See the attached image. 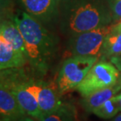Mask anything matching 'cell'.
Segmentation results:
<instances>
[{
    "label": "cell",
    "instance_id": "obj_10",
    "mask_svg": "<svg viewBox=\"0 0 121 121\" xmlns=\"http://www.w3.org/2000/svg\"><path fill=\"white\" fill-rule=\"evenodd\" d=\"M121 91V71L120 72L119 79L113 86L98 91L89 96L84 97L80 100L82 108L86 112L91 113L93 111L104 104L106 101L109 100L112 97L119 93Z\"/></svg>",
    "mask_w": 121,
    "mask_h": 121
},
{
    "label": "cell",
    "instance_id": "obj_14",
    "mask_svg": "<svg viewBox=\"0 0 121 121\" xmlns=\"http://www.w3.org/2000/svg\"><path fill=\"white\" fill-rule=\"evenodd\" d=\"M59 110L67 121H81L79 118L76 108L70 102L62 103Z\"/></svg>",
    "mask_w": 121,
    "mask_h": 121
},
{
    "label": "cell",
    "instance_id": "obj_2",
    "mask_svg": "<svg viewBox=\"0 0 121 121\" xmlns=\"http://www.w3.org/2000/svg\"><path fill=\"white\" fill-rule=\"evenodd\" d=\"M67 37L113 24L108 0H61L57 21Z\"/></svg>",
    "mask_w": 121,
    "mask_h": 121
},
{
    "label": "cell",
    "instance_id": "obj_12",
    "mask_svg": "<svg viewBox=\"0 0 121 121\" xmlns=\"http://www.w3.org/2000/svg\"><path fill=\"white\" fill-rule=\"evenodd\" d=\"M121 54V25L114 24L113 27L104 40L100 58L110 60L112 57Z\"/></svg>",
    "mask_w": 121,
    "mask_h": 121
},
{
    "label": "cell",
    "instance_id": "obj_9",
    "mask_svg": "<svg viewBox=\"0 0 121 121\" xmlns=\"http://www.w3.org/2000/svg\"><path fill=\"white\" fill-rule=\"evenodd\" d=\"M28 64L23 53L14 49L2 36L0 35V69H19Z\"/></svg>",
    "mask_w": 121,
    "mask_h": 121
},
{
    "label": "cell",
    "instance_id": "obj_3",
    "mask_svg": "<svg viewBox=\"0 0 121 121\" xmlns=\"http://www.w3.org/2000/svg\"><path fill=\"white\" fill-rule=\"evenodd\" d=\"M98 60V57L92 56H75L65 59L57 79V87L60 95L76 89Z\"/></svg>",
    "mask_w": 121,
    "mask_h": 121
},
{
    "label": "cell",
    "instance_id": "obj_20",
    "mask_svg": "<svg viewBox=\"0 0 121 121\" xmlns=\"http://www.w3.org/2000/svg\"><path fill=\"white\" fill-rule=\"evenodd\" d=\"M110 121H121V113L117 114L116 117H114Z\"/></svg>",
    "mask_w": 121,
    "mask_h": 121
},
{
    "label": "cell",
    "instance_id": "obj_7",
    "mask_svg": "<svg viewBox=\"0 0 121 121\" xmlns=\"http://www.w3.org/2000/svg\"><path fill=\"white\" fill-rule=\"evenodd\" d=\"M27 115L8 86L0 84V116L4 121H17Z\"/></svg>",
    "mask_w": 121,
    "mask_h": 121
},
{
    "label": "cell",
    "instance_id": "obj_17",
    "mask_svg": "<svg viewBox=\"0 0 121 121\" xmlns=\"http://www.w3.org/2000/svg\"><path fill=\"white\" fill-rule=\"evenodd\" d=\"M109 60L120 71H121V54L119 55H117L115 57H112V58H110Z\"/></svg>",
    "mask_w": 121,
    "mask_h": 121
},
{
    "label": "cell",
    "instance_id": "obj_13",
    "mask_svg": "<svg viewBox=\"0 0 121 121\" xmlns=\"http://www.w3.org/2000/svg\"><path fill=\"white\" fill-rule=\"evenodd\" d=\"M120 112L117 104H116L113 97L109 100L106 101L105 103L95 108L93 112L97 117L104 120H110L116 117Z\"/></svg>",
    "mask_w": 121,
    "mask_h": 121
},
{
    "label": "cell",
    "instance_id": "obj_23",
    "mask_svg": "<svg viewBox=\"0 0 121 121\" xmlns=\"http://www.w3.org/2000/svg\"><path fill=\"white\" fill-rule=\"evenodd\" d=\"M38 121H39V120H38Z\"/></svg>",
    "mask_w": 121,
    "mask_h": 121
},
{
    "label": "cell",
    "instance_id": "obj_1",
    "mask_svg": "<svg viewBox=\"0 0 121 121\" xmlns=\"http://www.w3.org/2000/svg\"><path fill=\"white\" fill-rule=\"evenodd\" d=\"M13 20L23 35L28 65L35 74L44 76L58 50V37L25 11H18Z\"/></svg>",
    "mask_w": 121,
    "mask_h": 121
},
{
    "label": "cell",
    "instance_id": "obj_16",
    "mask_svg": "<svg viewBox=\"0 0 121 121\" xmlns=\"http://www.w3.org/2000/svg\"><path fill=\"white\" fill-rule=\"evenodd\" d=\"M39 121H67L62 116L61 112L58 109L57 112L49 113V114H43L42 117Z\"/></svg>",
    "mask_w": 121,
    "mask_h": 121
},
{
    "label": "cell",
    "instance_id": "obj_22",
    "mask_svg": "<svg viewBox=\"0 0 121 121\" xmlns=\"http://www.w3.org/2000/svg\"><path fill=\"white\" fill-rule=\"evenodd\" d=\"M1 121H4V120H1Z\"/></svg>",
    "mask_w": 121,
    "mask_h": 121
},
{
    "label": "cell",
    "instance_id": "obj_4",
    "mask_svg": "<svg viewBox=\"0 0 121 121\" xmlns=\"http://www.w3.org/2000/svg\"><path fill=\"white\" fill-rule=\"evenodd\" d=\"M113 25L103 26L69 37L65 49L66 57L92 56L100 58L104 40L112 30Z\"/></svg>",
    "mask_w": 121,
    "mask_h": 121
},
{
    "label": "cell",
    "instance_id": "obj_21",
    "mask_svg": "<svg viewBox=\"0 0 121 121\" xmlns=\"http://www.w3.org/2000/svg\"><path fill=\"white\" fill-rule=\"evenodd\" d=\"M119 24H120V25H121V22H120V23H119Z\"/></svg>",
    "mask_w": 121,
    "mask_h": 121
},
{
    "label": "cell",
    "instance_id": "obj_5",
    "mask_svg": "<svg viewBox=\"0 0 121 121\" xmlns=\"http://www.w3.org/2000/svg\"><path fill=\"white\" fill-rule=\"evenodd\" d=\"M120 72V70L110 60L99 59L76 90L83 98L89 96L114 85L119 79Z\"/></svg>",
    "mask_w": 121,
    "mask_h": 121
},
{
    "label": "cell",
    "instance_id": "obj_15",
    "mask_svg": "<svg viewBox=\"0 0 121 121\" xmlns=\"http://www.w3.org/2000/svg\"><path fill=\"white\" fill-rule=\"evenodd\" d=\"M112 12L113 24L121 22V0H108Z\"/></svg>",
    "mask_w": 121,
    "mask_h": 121
},
{
    "label": "cell",
    "instance_id": "obj_11",
    "mask_svg": "<svg viewBox=\"0 0 121 121\" xmlns=\"http://www.w3.org/2000/svg\"><path fill=\"white\" fill-rule=\"evenodd\" d=\"M0 35L13 46L14 49L23 53L26 56L25 41L20 29L14 22L13 18H2L0 25Z\"/></svg>",
    "mask_w": 121,
    "mask_h": 121
},
{
    "label": "cell",
    "instance_id": "obj_19",
    "mask_svg": "<svg viewBox=\"0 0 121 121\" xmlns=\"http://www.w3.org/2000/svg\"><path fill=\"white\" fill-rule=\"evenodd\" d=\"M17 121H35V120L34 118L31 117H29V116H28V115H26L25 117L21 118L20 120H18Z\"/></svg>",
    "mask_w": 121,
    "mask_h": 121
},
{
    "label": "cell",
    "instance_id": "obj_18",
    "mask_svg": "<svg viewBox=\"0 0 121 121\" xmlns=\"http://www.w3.org/2000/svg\"><path fill=\"white\" fill-rule=\"evenodd\" d=\"M113 99H114L120 112H121V92H120L119 94H117V95H115L113 97Z\"/></svg>",
    "mask_w": 121,
    "mask_h": 121
},
{
    "label": "cell",
    "instance_id": "obj_6",
    "mask_svg": "<svg viewBox=\"0 0 121 121\" xmlns=\"http://www.w3.org/2000/svg\"><path fill=\"white\" fill-rule=\"evenodd\" d=\"M24 11L39 22L47 26L57 22L61 0H17Z\"/></svg>",
    "mask_w": 121,
    "mask_h": 121
},
{
    "label": "cell",
    "instance_id": "obj_8",
    "mask_svg": "<svg viewBox=\"0 0 121 121\" xmlns=\"http://www.w3.org/2000/svg\"><path fill=\"white\" fill-rule=\"evenodd\" d=\"M39 90L38 93V102L43 114L57 112L62 105L57 87L51 83L39 80Z\"/></svg>",
    "mask_w": 121,
    "mask_h": 121
}]
</instances>
